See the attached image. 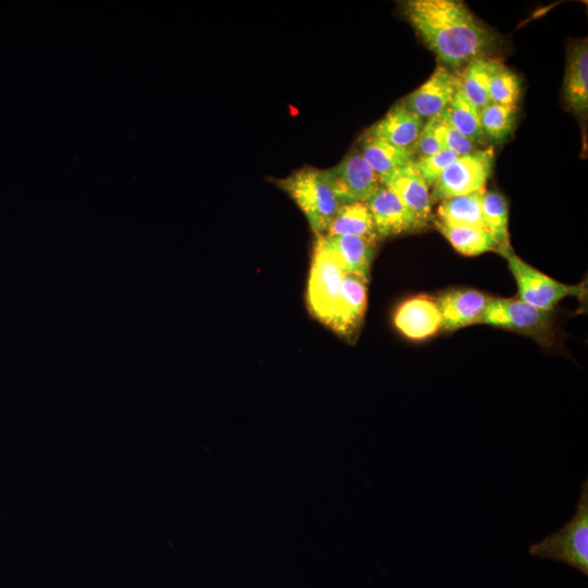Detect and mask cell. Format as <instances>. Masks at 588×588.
Here are the masks:
<instances>
[{"mask_svg": "<svg viewBox=\"0 0 588 588\" xmlns=\"http://www.w3.org/2000/svg\"><path fill=\"white\" fill-rule=\"evenodd\" d=\"M402 10L416 34L446 68L483 58L494 44V34L462 1L407 0Z\"/></svg>", "mask_w": 588, "mask_h": 588, "instance_id": "6da1fadb", "label": "cell"}, {"mask_svg": "<svg viewBox=\"0 0 588 588\" xmlns=\"http://www.w3.org/2000/svg\"><path fill=\"white\" fill-rule=\"evenodd\" d=\"M277 184L304 213L315 236L324 234L342 206L327 170L303 167L277 180Z\"/></svg>", "mask_w": 588, "mask_h": 588, "instance_id": "7a4b0ae2", "label": "cell"}, {"mask_svg": "<svg viewBox=\"0 0 588 588\" xmlns=\"http://www.w3.org/2000/svg\"><path fill=\"white\" fill-rule=\"evenodd\" d=\"M580 494L573 517L542 541L529 546L539 559L566 563L588 576V479L580 482Z\"/></svg>", "mask_w": 588, "mask_h": 588, "instance_id": "3957f363", "label": "cell"}, {"mask_svg": "<svg viewBox=\"0 0 588 588\" xmlns=\"http://www.w3.org/2000/svg\"><path fill=\"white\" fill-rule=\"evenodd\" d=\"M505 258L517 284L518 299L538 309L550 311L565 297L584 294L581 285L559 282L527 264L512 247L498 252Z\"/></svg>", "mask_w": 588, "mask_h": 588, "instance_id": "277c9868", "label": "cell"}, {"mask_svg": "<svg viewBox=\"0 0 588 588\" xmlns=\"http://www.w3.org/2000/svg\"><path fill=\"white\" fill-rule=\"evenodd\" d=\"M344 272L323 246L319 236L314 244L307 304L313 316L330 327L336 308Z\"/></svg>", "mask_w": 588, "mask_h": 588, "instance_id": "5b68a950", "label": "cell"}, {"mask_svg": "<svg viewBox=\"0 0 588 588\" xmlns=\"http://www.w3.org/2000/svg\"><path fill=\"white\" fill-rule=\"evenodd\" d=\"M479 323L523 333L544 345L554 338L550 313L518 298L491 297Z\"/></svg>", "mask_w": 588, "mask_h": 588, "instance_id": "8992f818", "label": "cell"}, {"mask_svg": "<svg viewBox=\"0 0 588 588\" xmlns=\"http://www.w3.org/2000/svg\"><path fill=\"white\" fill-rule=\"evenodd\" d=\"M494 164L492 148L457 157L440 175L430 193L431 203L467 195L486 187Z\"/></svg>", "mask_w": 588, "mask_h": 588, "instance_id": "52a82bcc", "label": "cell"}, {"mask_svg": "<svg viewBox=\"0 0 588 588\" xmlns=\"http://www.w3.org/2000/svg\"><path fill=\"white\" fill-rule=\"evenodd\" d=\"M326 170L342 205L366 203L381 185L358 149L351 150L336 166Z\"/></svg>", "mask_w": 588, "mask_h": 588, "instance_id": "ba28073f", "label": "cell"}, {"mask_svg": "<svg viewBox=\"0 0 588 588\" xmlns=\"http://www.w3.org/2000/svg\"><path fill=\"white\" fill-rule=\"evenodd\" d=\"M458 89V76L438 65L429 78L400 103L422 120L441 115Z\"/></svg>", "mask_w": 588, "mask_h": 588, "instance_id": "9c48e42d", "label": "cell"}, {"mask_svg": "<svg viewBox=\"0 0 588 588\" xmlns=\"http://www.w3.org/2000/svg\"><path fill=\"white\" fill-rule=\"evenodd\" d=\"M378 238L418 231L426 226L399 197L382 184L366 201Z\"/></svg>", "mask_w": 588, "mask_h": 588, "instance_id": "30bf717a", "label": "cell"}, {"mask_svg": "<svg viewBox=\"0 0 588 588\" xmlns=\"http://www.w3.org/2000/svg\"><path fill=\"white\" fill-rule=\"evenodd\" d=\"M380 183L394 193L405 207L425 225L431 217L429 187L422 180L415 160L379 179Z\"/></svg>", "mask_w": 588, "mask_h": 588, "instance_id": "8fae6325", "label": "cell"}, {"mask_svg": "<svg viewBox=\"0 0 588 588\" xmlns=\"http://www.w3.org/2000/svg\"><path fill=\"white\" fill-rule=\"evenodd\" d=\"M393 322L407 339L421 341L441 329V315L434 301L419 295L406 299L397 307Z\"/></svg>", "mask_w": 588, "mask_h": 588, "instance_id": "7c38bea8", "label": "cell"}, {"mask_svg": "<svg viewBox=\"0 0 588 588\" xmlns=\"http://www.w3.org/2000/svg\"><path fill=\"white\" fill-rule=\"evenodd\" d=\"M490 296L476 290H452L437 299L441 329L454 331L479 323Z\"/></svg>", "mask_w": 588, "mask_h": 588, "instance_id": "4fadbf2b", "label": "cell"}, {"mask_svg": "<svg viewBox=\"0 0 588 588\" xmlns=\"http://www.w3.org/2000/svg\"><path fill=\"white\" fill-rule=\"evenodd\" d=\"M368 280L344 273L340 295L330 329L342 336H351L360 326L367 305Z\"/></svg>", "mask_w": 588, "mask_h": 588, "instance_id": "5bb4252c", "label": "cell"}, {"mask_svg": "<svg viewBox=\"0 0 588 588\" xmlns=\"http://www.w3.org/2000/svg\"><path fill=\"white\" fill-rule=\"evenodd\" d=\"M344 273L369 279L375 242L353 235H318Z\"/></svg>", "mask_w": 588, "mask_h": 588, "instance_id": "9a60e30c", "label": "cell"}, {"mask_svg": "<svg viewBox=\"0 0 588 588\" xmlns=\"http://www.w3.org/2000/svg\"><path fill=\"white\" fill-rule=\"evenodd\" d=\"M422 125V119L399 103L366 133L399 148L413 149Z\"/></svg>", "mask_w": 588, "mask_h": 588, "instance_id": "2e32d148", "label": "cell"}, {"mask_svg": "<svg viewBox=\"0 0 588 588\" xmlns=\"http://www.w3.org/2000/svg\"><path fill=\"white\" fill-rule=\"evenodd\" d=\"M564 100L577 115L586 117L588 111V46L583 40L568 52L563 84Z\"/></svg>", "mask_w": 588, "mask_h": 588, "instance_id": "e0dca14e", "label": "cell"}, {"mask_svg": "<svg viewBox=\"0 0 588 588\" xmlns=\"http://www.w3.org/2000/svg\"><path fill=\"white\" fill-rule=\"evenodd\" d=\"M358 150L379 179L415 160L413 149L399 148L367 133Z\"/></svg>", "mask_w": 588, "mask_h": 588, "instance_id": "ac0fdd59", "label": "cell"}, {"mask_svg": "<svg viewBox=\"0 0 588 588\" xmlns=\"http://www.w3.org/2000/svg\"><path fill=\"white\" fill-rule=\"evenodd\" d=\"M483 189L439 201L436 220L449 225L470 226L488 231L481 209Z\"/></svg>", "mask_w": 588, "mask_h": 588, "instance_id": "d6986e66", "label": "cell"}, {"mask_svg": "<svg viewBox=\"0 0 588 588\" xmlns=\"http://www.w3.org/2000/svg\"><path fill=\"white\" fill-rule=\"evenodd\" d=\"M326 235H353L378 240L371 212L366 203L342 205L331 220Z\"/></svg>", "mask_w": 588, "mask_h": 588, "instance_id": "ffe728a7", "label": "cell"}, {"mask_svg": "<svg viewBox=\"0 0 588 588\" xmlns=\"http://www.w3.org/2000/svg\"><path fill=\"white\" fill-rule=\"evenodd\" d=\"M434 224L453 248L464 256H477L497 249L492 235L486 230L449 225L437 220Z\"/></svg>", "mask_w": 588, "mask_h": 588, "instance_id": "44dd1931", "label": "cell"}, {"mask_svg": "<svg viewBox=\"0 0 588 588\" xmlns=\"http://www.w3.org/2000/svg\"><path fill=\"white\" fill-rule=\"evenodd\" d=\"M481 209L485 223L492 235L498 253L511 247L509 236V205L503 195L494 191L483 189Z\"/></svg>", "mask_w": 588, "mask_h": 588, "instance_id": "7402d4cb", "label": "cell"}, {"mask_svg": "<svg viewBox=\"0 0 588 588\" xmlns=\"http://www.w3.org/2000/svg\"><path fill=\"white\" fill-rule=\"evenodd\" d=\"M489 59L478 58L466 64L458 76V90L478 110L490 103Z\"/></svg>", "mask_w": 588, "mask_h": 588, "instance_id": "603a6c76", "label": "cell"}, {"mask_svg": "<svg viewBox=\"0 0 588 588\" xmlns=\"http://www.w3.org/2000/svg\"><path fill=\"white\" fill-rule=\"evenodd\" d=\"M441 119L475 144L483 138L479 111L457 89Z\"/></svg>", "mask_w": 588, "mask_h": 588, "instance_id": "cb8c5ba5", "label": "cell"}, {"mask_svg": "<svg viewBox=\"0 0 588 588\" xmlns=\"http://www.w3.org/2000/svg\"><path fill=\"white\" fill-rule=\"evenodd\" d=\"M490 102L515 107L520 96V79L502 61L489 59Z\"/></svg>", "mask_w": 588, "mask_h": 588, "instance_id": "d4e9b609", "label": "cell"}, {"mask_svg": "<svg viewBox=\"0 0 588 588\" xmlns=\"http://www.w3.org/2000/svg\"><path fill=\"white\" fill-rule=\"evenodd\" d=\"M479 117L483 136L502 142L513 132L516 107L490 102L479 111Z\"/></svg>", "mask_w": 588, "mask_h": 588, "instance_id": "484cf974", "label": "cell"}, {"mask_svg": "<svg viewBox=\"0 0 588 588\" xmlns=\"http://www.w3.org/2000/svg\"><path fill=\"white\" fill-rule=\"evenodd\" d=\"M443 149V122L439 115L424 123L413 150L418 158H422Z\"/></svg>", "mask_w": 588, "mask_h": 588, "instance_id": "4316f807", "label": "cell"}, {"mask_svg": "<svg viewBox=\"0 0 588 588\" xmlns=\"http://www.w3.org/2000/svg\"><path fill=\"white\" fill-rule=\"evenodd\" d=\"M457 158V156L446 149L434 155L415 159L416 167L427 184L432 187L440 175Z\"/></svg>", "mask_w": 588, "mask_h": 588, "instance_id": "83f0119b", "label": "cell"}, {"mask_svg": "<svg viewBox=\"0 0 588 588\" xmlns=\"http://www.w3.org/2000/svg\"><path fill=\"white\" fill-rule=\"evenodd\" d=\"M442 122L444 149L455 154L457 157L466 156L477 150L476 145L471 139L446 124L443 120Z\"/></svg>", "mask_w": 588, "mask_h": 588, "instance_id": "f1b7e54d", "label": "cell"}]
</instances>
